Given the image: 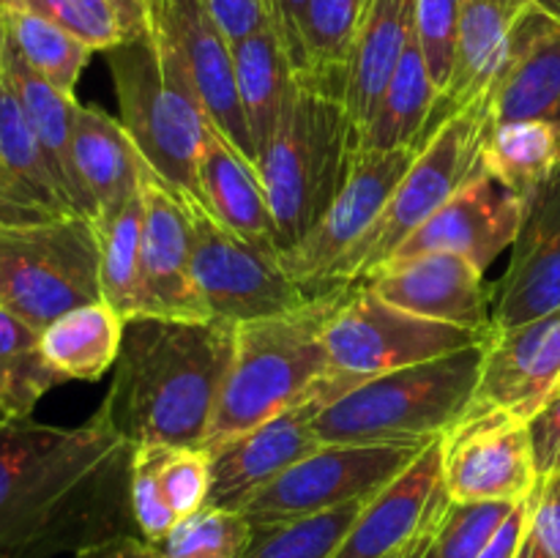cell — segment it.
I'll return each mask as SVG.
<instances>
[{
	"instance_id": "6da1fadb",
	"label": "cell",
	"mask_w": 560,
	"mask_h": 558,
	"mask_svg": "<svg viewBox=\"0 0 560 558\" xmlns=\"http://www.w3.org/2000/svg\"><path fill=\"white\" fill-rule=\"evenodd\" d=\"M129 465L131 443L102 410L77 427H0V556H77L129 536Z\"/></svg>"
},
{
	"instance_id": "7a4b0ae2",
	"label": "cell",
	"mask_w": 560,
	"mask_h": 558,
	"mask_svg": "<svg viewBox=\"0 0 560 558\" xmlns=\"http://www.w3.org/2000/svg\"><path fill=\"white\" fill-rule=\"evenodd\" d=\"M235 348V323L135 315L102 414L131 446H202Z\"/></svg>"
},
{
	"instance_id": "3957f363",
	"label": "cell",
	"mask_w": 560,
	"mask_h": 558,
	"mask_svg": "<svg viewBox=\"0 0 560 558\" xmlns=\"http://www.w3.org/2000/svg\"><path fill=\"white\" fill-rule=\"evenodd\" d=\"M342 290L284 315L235 323L233 359L202 449L255 430L299 405L317 403L323 408L320 392L328 377L323 332Z\"/></svg>"
},
{
	"instance_id": "277c9868",
	"label": "cell",
	"mask_w": 560,
	"mask_h": 558,
	"mask_svg": "<svg viewBox=\"0 0 560 558\" xmlns=\"http://www.w3.org/2000/svg\"><path fill=\"white\" fill-rule=\"evenodd\" d=\"M490 342L386 372L331 399L315 414L317 441L386 443L443 438L465 419L474 403Z\"/></svg>"
},
{
	"instance_id": "5b68a950",
	"label": "cell",
	"mask_w": 560,
	"mask_h": 558,
	"mask_svg": "<svg viewBox=\"0 0 560 558\" xmlns=\"http://www.w3.org/2000/svg\"><path fill=\"white\" fill-rule=\"evenodd\" d=\"M355 148L359 131L342 98L299 77L293 102L257 164L277 228L279 257L295 249L331 206L348 178Z\"/></svg>"
},
{
	"instance_id": "8992f818",
	"label": "cell",
	"mask_w": 560,
	"mask_h": 558,
	"mask_svg": "<svg viewBox=\"0 0 560 558\" xmlns=\"http://www.w3.org/2000/svg\"><path fill=\"white\" fill-rule=\"evenodd\" d=\"M107 66L120 124L148 167L178 195L197 200V162L211 124L180 60L148 27L142 36L124 38L118 47L107 49Z\"/></svg>"
},
{
	"instance_id": "52a82bcc",
	"label": "cell",
	"mask_w": 560,
	"mask_h": 558,
	"mask_svg": "<svg viewBox=\"0 0 560 558\" xmlns=\"http://www.w3.org/2000/svg\"><path fill=\"white\" fill-rule=\"evenodd\" d=\"M492 129L485 102L457 109L438 126L435 135L419 148L413 164L394 189L364 239L328 274L326 293L364 282L370 274L386 266L394 252L441 211L474 175L481 173V148Z\"/></svg>"
},
{
	"instance_id": "ba28073f",
	"label": "cell",
	"mask_w": 560,
	"mask_h": 558,
	"mask_svg": "<svg viewBox=\"0 0 560 558\" xmlns=\"http://www.w3.org/2000/svg\"><path fill=\"white\" fill-rule=\"evenodd\" d=\"M492 337L495 332H476L399 310L364 282L348 284L323 332L328 377L320 403L328 405L377 375L485 345Z\"/></svg>"
},
{
	"instance_id": "9c48e42d",
	"label": "cell",
	"mask_w": 560,
	"mask_h": 558,
	"mask_svg": "<svg viewBox=\"0 0 560 558\" xmlns=\"http://www.w3.org/2000/svg\"><path fill=\"white\" fill-rule=\"evenodd\" d=\"M5 310L42 332L55 317L102 299L98 228L82 213L0 219Z\"/></svg>"
},
{
	"instance_id": "30bf717a",
	"label": "cell",
	"mask_w": 560,
	"mask_h": 558,
	"mask_svg": "<svg viewBox=\"0 0 560 558\" xmlns=\"http://www.w3.org/2000/svg\"><path fill=\"white\" fill-rule=\"evenodd\" d=\"M195 239V282L208 315L228 323L260 321L310 304L282 257L271 246L255 244L224 228L195 197H186Z\"/></svg>"
},
{
	"instance_id": "8fae6325",
	"label": "cell",
	"mask_w": 560,
	"mask_h": 558,
	"mask_svg": "<svg viewBox=\"0 0 560 558\" xmlns=\"http://www.w3.org/2000/svg\"><path fill=\"white\" fill-rule=\"evenodd\" d=\"M435 441V438H432ZM432 441L320 443L244 507L252 525L306 518L353 501H370L397 479Z\"/></svg>"
},
{
	"instance_id": "7c38bea8",
	"label": "cell",
	"mask_w": 560,
	"mask_h": 558,
	"mask_svg": "<svg viewBox=\"0 0 560 558\" xmlns=\"http://www.w3.org/2000/svg\"><path fill=\"white\" fill-rule=\"evenodd\" d=\"M416 153H419L416 148H399V151L355 148L348 178L331 206L301 239V244L282 255V266L310 299L328 295V274L375 224L402 175L413 164Z\"/></svg>"
},
{
	"instance_id": "4fadbf2b",
	"label": "cell",
	"mask_w": 560,
	"mask_h": 558,
	"mask_svg": "<svg viewBox=\"0 0 560 558\" xmlns=\"http://www.w3.org/2000/svg\"><path fill=\"white\" fill-rule=\"evenodd\" d=\"M148 27L167 42L184 66L211 129L252 167L260 164L238 93L233 44L200 0H148Z\"/></svg>"
},
{
	"instance_id": "5bb4252c",
	"label": "cell",
	"mask_w": 560,
	"mask_h": 558,
	"mask_svg": "<svg viewBox=\"0 0 560 558\" xmlns=\"http://www.w3.org/2000/svg\"><path fill=\"white\" fill-rule=\"evenodd\" d=\"M443 479L452 501L528 498L539 485L528 421L501 410L465 414L443 435Z\"/></svg>"
},
{
	"instance_id": "9a60e30c",
	"label": "cell",
	"mask_w": 560,
	"mask_h": 558,
	"mask_svg": "<svg viewBox=\"0 0 560 558\" xmlns=\"http://www.w3.org/2000/svg\"><path fill=\"white\" fill-rule=\"evenodd\" d=\"M452 496L443 479V438H435L397 479L377 490L334 558H394L438 534Z\"/></svg>"
},
{
	"instance_id": "2e32d148",
	"label": "cell",
	"mask_w": 560,
	"mask_h": 558,
	"mask_svg": "<svg viewBox=\"0 0 560 558\" xmlns=\"http://www.w3.org/2000/svg\"><path fill=\"white\" fill-rule=\"evenodd\" d=\"M195 239L186 197L145 164L142 173L140 312L137 315L208 321L195 282Z\"/></svg>"
},
{
	"instance_id": "e0dca14e",
	"label": "cell",
	"mask_w": 560,
	"mask_h": 558,
	"mask_svg": "<svg viewBox=\"0 0 560 558\" xmlns=\"http://www.w3.org/2000/svg\"><path fill=\"white\" fill-rule=\"evenodd\" d=\"M525 206L528 202L523 197H517L501 181L481 170L441 211L432 213L394 252L388 263L408 260V257L424 255V252H452V255L468 257L481 271H487L501 257V252L514 246Z\"/></svg>"
},
{
	"instance_id": "ac0fdd59",
	"label": "cell",
	"mask_w": 560,
	"mask_h": 558,
	"mask_svg": "<svg viewBox=\"0 0 560 558\" xmlns=\"http://www.w3.org/2000/svg\"><path fill=\"white\" fill-rule=\"evenodd\" d=\"M364 284H370L383 301L419 317L476 332H495L492 288L485 282V271L468 257L424 252L377 268Z\"/></svg>"
},
{
	"instance_id": "d6986e66",
	"label": "cell",
	"mask_w": 560,
	"mask_h": 558,
	"mask_svg": "<svg viewBox=\"0 0 560 558\" xmlns=\"http://www.w3.org/2000/svg\"><path fill=\"white\" fill-rule=\"evenodd\" d=\"M560 388V306L525 323L495 332L468 414L501 410L528 421Z\"/></svg>"
},
{
	"instance_id": "ffe728a7",
	"label": "cell",
	"mask_w": 560,
	"mask_h": 558,
	"mask_svg": "<svg viewBox=\"0 0 560 558\" xmlns=\"http://www.w3.org/2000/svg\"><path fill=\"white\" fill-rule=\"evenodd\" d=\"M560 306V173L525 206L512 257L492 284V328L525 326Z\"/></svg>"
},
{
	"instance_id": "44dd1931",
	"label": "cell",
	"mask_w": 560,
	"mask_h": 558,
	"mask_svg": "<svg viewBox=\"0 0 560 558\" xmlns=\"http://www.w3.org/2000/svg\"><path fill=\"white\" fill-rule=\"evenodd\" d=\"M317 403L299 405L273 416L266 425L246 430L219 446L211 454V492L206 507L244 512L246 503L266 490L273 479L293 468L299 460L320 446L315 435Z\"/></svg>"
},
{
	"instance_id": "7402d4cb",
	"label": "cell",
	"mask_w": 560,
	"mask_h": 558,
	"mask_svg": "<svg viewBox=\"0 0 560 558\" xmlns=\"http://www.w3.org/2000/svg\"><path fill=\"white\" fill-rule=\"evenodd\" d=\"M492 124L547 120L560 126V25L539 9L525 16L517 44L485 98Z\"/></svg>"
},
{
	"instance_id": "603a6c76",
	"label": "cell",
	"mask_w": 560,
	"mask_h": 558,
	"mask_svg": "<svg viewBox=\"0 0 560 558\" xmlns=\"http://www.w3.org/2000/svg\"><path fill=\"white\" fill-rule=\"evenodd\" d=\"M534 9L530 0H463L452 82L443 93L448 115L485 102L512 58L525 16Z\"/></svg>"
},
{
	"instance_id": "cb8c5ba5",
	"label": "cell",
	"mask_w": 560,
	"mask_h": 558,
	"mask_svg": "<svg viewBox=\"0 0 560 558\" xmlns=\"http://www.w3.org/2000/svg\"><path fill=\"white\" fill-rule=\"evenodd\" d=\"M416 36V0H366L345 66L342 104L361 135Z\"/></svg>"
},
{
	"instance_id": "d4e9b609",
	"label": "cell",
	"mask_w": 560,
	"mask_h": 558,
	"mask_svg": "<svg viewBox=\"0 0 560 558\" xmlns=\"http://www.w3.org/2000/svg\"><path fill=\"white\" fill-rule=\"evenodd\" d=\"M145 164L120 118L91 104H77L74 170L93 219L113 213L140 191Z\"/></svg>"
},
{
	"instance_id": "484cf974",
	"label": "cell",
	"mask_w": 560,
	"mask_h": 558,
	"mask_svg": "<svg viewBox=\"0 0 560 558\" xmlns=\"http://www.w3.org/2000/svg\"><path fill=\"white\" fill-rule=\"evenodd\" d=\"M71 211L22 104L9 82L0 88V219H42Z\"/></svg>"
},
{
	"instance_id": "4316f807",
	"label": "cell",
	"mask_w": 560,
	"mask_h": 558,
	"mask_svg": "<svg viewBox=\"0 0 560 558\" xmlns=\"http://www.w3.org/2000/svg\"><path fill=\"white\" fill-rule=\"evenodd\" d=\"M197 202L233 233L277 249V228L260 173L217 129L208 131L197 162Z\"/></svg>"
},
{
	"instance_id": "83f0119b",
	"label": "cell",
	"mask_w": 560,
	"mask_h": 558,
	"mask_svg": "<svg viewBox=\"0 0 560 558\" xmlns=\"http://www.w3.org/2000/svg\"><path fill=\"white\" fill-rule=\"evenodd\" d=\"M448 118L452 115L443 109L441 91L432 82L424 53L413 36L392 82L377 98L370 124L361 129L359 146L377 148V151H399V148L419 151Z\"/></svg>"
},
{
	"instance_id": "f1b7e54d",
	"label": "cell",
	"mask_w": 560,
	"mask_h": 558,
	"mask_svg": "<svg viewBox=\"0 0 560 558\" xmlns=\"http://www.w3.org/2000/svg\"><path fill=\"white\" fill-rule=\"evenodd\" d=\"M5 82L20 98L22 113H25L71 211L91 217V208H88L74 170V109L80 104L77 96H66L47 80H42L36 71L27 69L25 60L11 49V44L5 53Z\"/></svg>"
},
{
	"instance_id": "f546056e",
	"label": "cell",
	"mask_w": 560,
	"mask_h": 558,
	"mask_svg": "<svg viewBox=\"0 0 560 558\" xmlns=\"http://www.w3.org/2000/svg\"><path fill=\"white\" fill-rule=\"evenodd\" d=\"M233 60L241 104L260 156L293 102L299 74L271 25L233 42Z\"/></svg>"
},
{
	"instance_id": "4dcf8cb0",
	"label": "cell",
	"mask_w": 560,
	"mask_h": 558,
	"mask_svg": "<svg viewBox=\"0 0 560 558\" xmlns=\"http://www.w3.org/2000/svg\"><path fill=\"white\" fill-rule=\"evenodd\" d=\"M124 326L107 301H93L42 328V353L63 381H98L118 361Z\"/></svg>"
},
{
	"instance_id": "1f68e13d",
	"label": "cell",
	"mask_w": 560,
	"mask_h": 558,
	"mask_svg": "<svg viewBox=\"0 0 560 558\" xmlns=\"http://www.w3.org/2000/svg\"><path fill=\"white\" fill-rule=\"evenodd\" d=\"M481 170L528 202L560 173V126L547 120L492 124L481 148Z\"/></svg>"
},
{
	"instance_id": "d6a6232c",
	"label": "cell",
	"mask_w": 560,
	"mask_h": 558,
	"mask_svg": "<svg viewBox=\"0 0 560 558\" xmlns=\"http://www.w3.org/2000/svg\"><path fill=\"white\" fill-rule=\"evenodd\" d=\"M366 0H310L301 14V63L295 74L342 98L345 66Z\"/></svg>"
},
{
	"instance_id": "836d02e7",
	"label": "cell",
	"mask_w": 560,
	"mask_h": 558,
	"mask_svg": "<svg viewBox=\"0 0 560 558\" xmlns=\"http://www.w3.org/2000/svg\"><path fill=\"white\" fill-rule=\"evenodd\" d=\"M3 11L11 49L42 80H47L66 96H74L77 82H80L93 49L55 22L33 14V11L16 9V5H3Z\"/></svg>"
},
{
	"instance_id": "e575fe53",
	"label": "cell",
	"mask_w": 560,
	"mask_h": 558,
	"mask_svg": "<svg viewBox=\"0 0 560 558\" xmlns=\"http://www.w3.org/2000/svg\"><path fill=\"white\" fill-rule=\"evenodd\" d=\"M102 249V299L126 321L140 312L142 184L135 197L113 213L93 219Z\"/></svg>"
},
{
	"instance_id": "d590c367",
	"label": "cell",
	"mask_w": 560,
	"mask_h": 558,
	"mask_svg": "<svg viewBox=\"0 0 560 558\" xmlns=\"http://www.w3.org/2000/svg\"><path fill=\"white\" fill-rule=\"evenodd\" d=\"M60 383L63 375L42 353V332L0 306V394L11 414L31 416L38 399Z\"/></svg>"
},
{
	"instance_id": "8d00e7d4",
	"label": "cell",
	"mask_w": 560,
	"mask_h": 558,
	"mask_svg": "<svg viewBox=\"0 0 560 558\" xmlns=\"http://www.w3.org/2000/svg\"><path fill=\"white\" fill-rule=\"evenodd\" d=\"M364 503L353 501L306 518L252 525L241 558H334Z\"/></svg>"
},
{
	"instance_id": "74e56055",
	"label": "cell",
	"mask_w": 560,
	"mask_h": 558,
	"mask_svg": "<svg viewBox=\"0 0 560 558\" xmlns=\"http://www.w3.org/2000/svg\"><path fill=\"white\" fill-rule=\"evenodd\" d=\"M252 536V523L230 509H200L180 520L162 542V558H241Z\"/></svg>"
},
{
	"instance_id": "f35d334b",
	"label": "cell",
	"mask_w": 560,
	"mask_h": 558,
	"mask_svg": "<svg viewBox=\"0 0 560 558\" xmlns=\"http://www.w3.org/2000/svg\"><path fill=\"white\" fill-rule=\"evenodd\" d=\"M156 470L164 501L170 503L178 523L206 509L208 492H211V454H208V449L156 443Z\"/></svg>"
},
{
	"instance_id": "ab89813d",
	"label": "cell",
	"mask_w": 560,
	"mask_h": 558,
	"mask_svg": "<svg viewBox=\"0 0 560 558\" xmlns=\"http://www.w3.org/2000/svg\"><path fill=\"white\" fill-rule=\"evenodd\" d=\"M517 503L452 501L438 525L435 558H476L490 545Z\"/></svg>"
},
{
	"instance_id": "60d3db41",
	"label": "cell",
	"mask_w": 560,
	"mask_h": 558,
	"mask_svg": "<svg viewBox=\"0 0 560 558\" xmlns=\"http://www.w3.org/2000/svg\"><path fill=\"white\" fill-rule=\"evenodd\" d=\"M33 11L85 42L93 53H107L124 42V27L109 0H0Z\"/></svg>"
},
{
	"instance_id": "b9f144b4",
	"label": "cell",
	"mask_w": 560,
	"mask_h": 558,
	"mask_svg": "<svg viewBox=\"0 0 560 558\" xmlns=\"http://www.w3.org/2000/svg\"><path fill=\"white\" fill-rule=\"evenodd\" d=\"M459 16L463 0H416V42L424 53L427 69L441 96L452 82Z\"/></svg>"
},
{
	"instance_id": "7bdbcfd3",
	"label": "cell",
	"mask_w": 560,
	"mask_h": 558,
	"mask_svg": "<svg viewBox=\"0 0 560 558\" xmlns=\"http://www.w3.org/2000/svg\"><path fill=\"white\" fill-rule=\"evenodd\" d=\"M129 492H131V514L140 536L151 545H159L170 531L178 525V518L164 501L162 487H159L156 470V443L145 446H131L129 465Z\"/></svg>"
},
{
	"instance_id": "ee69618b",
	"label": "cell",
	"mask_w": 560,
	"mask_h": 558,
	"mask_svg": "<svg viewBox=\"0 0 560 558\" xmlns=\"http://www.w3.org/2000/svg\"><path fill=\"white\" fill-rule=\"evenodd\" d=\"M528 438L539 479L560 474V388L528 419Z\"/></svg>"
},
{
	"instance_id": "f6af8a7d",
	"label": "cell",
	"mask_w": 560,
	"mask_h": 558,
	"mask_svg": "<svg viewBox=\"0 0 560 558\" xmlns=\"http://www.w3.org/2000/svg\"><path fill=\"white\" fill-rule=\"evenodd\" d=\"M208 14L213 16L230 44L252 36V33L268 27V11L262 0H200Z\"/></svg>"
},
{
	"instance_id": "bcb514c9",
	"label": "cell",
	"mask_w": 560,
	"mask_h": 558,
	"mask_svg": "<svg viewBox=\"0 0 560 558\" xmlns=\"http://www.w3.org/2000/svg\"><path fill=\"white\" fill-rule=\"evenodd\" d=\"M530 531L547 550V556L560 558V474L539 479L536 485Z\"/></svg>"
},
{
	"instance_id": "7dc6e473",
	"label": "cell",
	"mask_w": 560,
	"mask_h": 558,
	"mask_svg": "<svg viewBox=\"0 0 560 558\" xmlns=\"http://www.w3.org/2000/svg\"><path fill=\"white\" fill-rule=\"evenodd\" d=\"M268 11L273 33L282 42L284 53L290 55V63L299 71L301 63V14H304L310 0H262Z\"/></svg>"
},
{
	"instance_id": "c3c4849f",
	"label": "cell",
	"mask_w": 560,
	"mask_h": 558,
	"mask_svg": "<svg viewBox=\"0 0 560 558\" xmlns=\"http://www.w3.org/2000/svg\"><path fill=\"white\" fill-rule=\"evenodd\" d=\"M530 512H534V492L528 498L517 503L512 509V514L506 518V523L498 528V534L492 536L490 545L479 553L476 558H514L517 556L520 545H523L525 534L530 528Z\"/></svg>"
},
{
	"instance_id": "681fc988",
	"label": "cell",
	"mask_w": 560,
	"mask_h": 558,
	"mask_svg": "<svg viewBox=\"0 0 560 558\" xmlns=\"http://www.w3.org/2000/svg\"><path fill=\"white\" fill-rule=\"evenodd\" d=\"M74 558H162L156 545L145 542L142 536L129 534V536H118L113 542H104V545L91 547V550L77 553Z\"/></svg>"
},
{
	"instance_id": "f907efd6",
	"label": "cell",
	"mask_w": 560,
	"mask_h": 558,
	"mask_svg": "<svg viewBox=\"0 0 560 558\" xmlns=\"http://www.w3.org/2000/svg\"><path fill=\"white\" fill-rule=\"evenodd\" d=\"M514 558H550V556H547L545 547L539 545V539L534 536V531L528 528V534H525L523 545H520L517 556H514Z\"/></svg>"
},
{
	"instance_id": "816d5d0a",
	"label": "cell",
	"mask_w": 560,
	"mask_h": 558,
	"mask_svg": "<svg viewBox=\"0 0 560 558\" xmlns=\"http://www.w3.org/2000/svg\"><path fill=\"white\" fill-rule=\"evenodd\" d=\"M5 53H9V31H5V11L0 5V88L5 82Z\"/></svg>"
},
{
	"instance_id": "f5cc1de1",
	"label": "cell",
	"mask_w": 560,
	"mask_h": 558,
	"mask_svg": "<svg viewBox=\"0 0 560 558\" xmlns=\"http://www.w3.org/2000/svg\"><path fill=\"white\" fill-rule=\"evenodd\" d=\"M394 558H435V536L427 542H421V545L410 547V550L399 553V556H394Z\"/></svg>"
},
{
	"instance_id": "db71d44e",
	"label": "cell",
	"mask_w": 560,
	"mask_h": 558,
	"mask_svg": "<svg viewBox=\"0 0 560 558\" xmlns=\"http://www.w3.org/2000/svg\"><path fill=\"white\" fill-rule=\"evenodd\" d=\"M530 3H534L541 14H547L560 25V0H530Z\"/></svg>"
},
{
	"instance_id": "11a10c76",
	"label": "cell",
	"mask_w": 560,
	"mask_h": 558,
	"mask_svg": "<svg viewBox=\"0 0 560 558\" xmlns=\"http://www.w3.org/2000/svg\"><path fill=\"white\" fill-rule=\"evenodd\" d=\"M14 419H16V416L11 414L9 403H5L3 394H0V427H5V425H9V421H14Z\"/></svg>"
},
{
	"instance_id": "9f6ffc18",
	"label": "cell",
	"mask_w": 560,
	"mask_h": 558,
	"mask_svg": "<svg viewBox=\"0 0 560 558\" xmlns=\"http://www.w3.org/2000/svg\"><path fill=\"white\" fill-rule=\"evenodd\" d=\"M0 306H5V282H3V274H0Z\"/></svg>"
},
{
	"instance_id": "6f0895ef",
	"label": "cell",
	"mask_w": 560,
	"mask_h": 558,
	"mask_svg": "<svg viewBox=\"0 0 560 558\" xmlns=\"http://www.w3.org/2000/svg\"><path fill=\"white\" fill-rule=\"evenodd\" d=\"M0 558H5V556H0Z\"/></svg>"
}]
</instances>
